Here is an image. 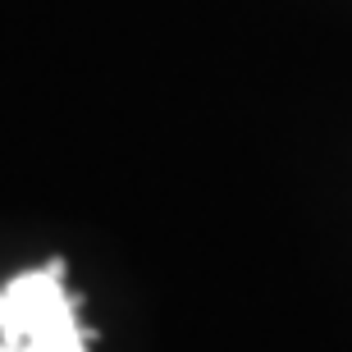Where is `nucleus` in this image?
I'll return each instance as SVG.
<instances>
[{
	"label": "nucleus",
	"instance_id": "nucleus-1",
	"mask_svg": "<svg viewBox=\"0 0 352 352\" xmlns=\"http://www.w3.org/2000/svg\"><path fill=\"white\" fill-rule=\"evenodd\" d=\"M0 352H87L78 302L65 288V261L0 284Z\"/></svg>",
	"mask_w": 352,
	"mask_h": 352
}]
</instances>
